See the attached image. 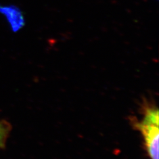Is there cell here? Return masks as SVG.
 Here are the masks:
<instances>
[{"instance_id":"obj_1","label":"cell","mask_w":159,"mask_h":159,"mask_svg":"<svg viewBox=\"0 0 159 159\" xmlns=\"http://www.w3.org/2000/svg\"><path fill=\"white\" fill-rule=\"evenodd\" d=\"M133 125L142 134L150 159H159V121L144 117L142 121L133 120Z\"/></svg>"},{"instance_id":"obj_2","label":"cell","mask_w":159,"mask_h":159,"mask_svg":"<svg viewBox=\"0 0 159 159\" xmlns=\"http://www.w3.org/2000/svg\"><path fill=\"white\" fill-rule=\"evenodd\" d=\"M0 14L6 17L13 32L16 33L23 27L24 24L23 14L16 6L0 5Z\"/></svg>"},{"instance_id":"obj_3","label":"cell","mask_w":159,"mask_h":159,"mask_svg":"<svg viewBox=\"0 0 159 159\" xmlns=\"http://www.w3.org/2000/svg\"><path fill=\"white\" fill-rule=\"evenodd\" d=\"M11 131V125L6 121H0V148H4Z\"/></svg>"}]
</instances>
